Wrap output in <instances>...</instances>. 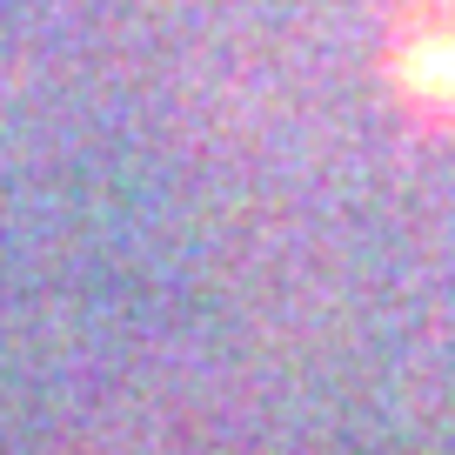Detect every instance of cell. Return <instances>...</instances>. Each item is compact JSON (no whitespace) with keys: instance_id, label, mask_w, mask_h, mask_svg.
Instances as JSON below:
<instances>
[{"instance_id":"1","label":"cell","mask_w":455,"mask_h":455,"mask_svg":"<svg viewBox=\"0 0 455 455\" xmlns=\"http://www.w3.org/2000/svg\"><path fill=\"white\" fill-rule=\"evenodd\" d=\"M395 68L422 108H455V28L435 14L415 20V34L395 47Z\"/></svg>"}]
</instances>
